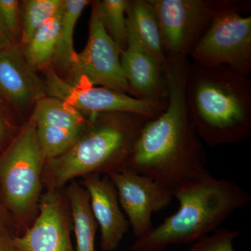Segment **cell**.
Segmentation results:
<instances>
[{
	"instance_id": "obj_1",
	"label": "cell",
	"mask_w": 251,
	"mask_h": 251,
	"mask_svg": "<svg viewBox=\"0 0 251 251\" xmlns=\"http://www.w3.org/2000/svg\"><path fill=\"white\" fill-rule=\"evenodd\" d=\"M190 64L186 57L166 59V108L144 125L126 167L151 178L172 193L206 170L205 151L186 102Z\"/></svg>"
},
{
	"instance_id": "obj_2",
	"label": "cell",
	"mask_w": 251,
	"mask_h": 251,
	"mask_svg": "<svg viewBox=\"0 0 251 251\" xmlns=\"http://www.w3.org/2000/svg\"><path fill=\"white\" fill-rule=\"evenodd\" d=\"M186 102L200 139L211 147L245 141L251 135L249 76L229 68L191 63Z\"/></svg>"
},
{
	"instance_id": "obj_3",
	"label": "cell",
	"mask_w": 251,
	"mask_h": 251,
	"mask_svg": "<svg viewBox=\"0 0 251 251\" xmlns=\"http://www.w3.org/2000/svg\"><path fill=\"white\" fill-rule=\"evenodd\" d=\"M172 193L179 201V209L143 237L135 239L130 250L164 251L170 246L193 244L214 232L251 201V195L237 183L217 179L207 170Z\"/></svg>"
},
{
	"instance_id": "obj_4",
	"label": "cell",
	"mask_w": 251,
	"mask_h": 251,
	"mask_svg": "<svg viewBox=\"0 0 251 251\" xmlns=\"http://www.w3.org/2000/svg\"><path fill=\"white\" fill-rule=\"evenodd\" d=\"M150 118L111 112L92 119L85 133L60 156L47 160L42 173L46 190H59L75 178L109 175L126 168L140 132Z\"/></svg>"
},
{
	"instance_id": "obj_5",
	"label": "cell",
	"mask_w": 251,
	"mask_h": 251,
	"mask_svg": "<svg viewBox=\"0 0 251 251\" xmlns=\"http://www.w3.org/2000/svg\"><path fill=\"white\" fill-rule=\"evenodd\" d=\"M45 162L31 120L0 154V196L16 236L22 235L39 214Z\"/></svg>"
},
{
	"instance_id": "obj_6",
	"label": "cell",
	"mask_w": 251,
	"mask_h": 251,
	"mask_svg": "<svg viewBox=\"0 0 251 251\" xmlns=\"http://www.w3.org/2000/svg\"><path fill=\"white\" fill-rule=\"evenodd\" d=\"M161 29L166 58H188L213 19L226 10L249 11V0H148Z\"/></svg>"
},
{
	"instance_id": "obj_7",
	"label": "cell",
	"mask_w": 251,
	"mask_h": 251,
	"mask_svg": "<svg viewBox=\"0 0 251 251\" xmlns=\"http://www.w3.org/2000/svg\"><path fill=\"white\" fill-rule=\"evenodd\" d=\"M229 9L219 13L198 41L189 57L205 67L224 66L249 76L251 72V17Z\"/></svg>"
},
{
	"instance_id": "obj_8",
	"label": "cell",
	"mask_w": 251,
	"mask_h": 251,
	"mask_svg": "<svg viewBox=\"0 0 251 251\" xmlns=\"http://www.w3.org/2000/svg\"><path fill=\"white\" fill-rule=\"evenodd\" d=\"M121 50L104 27L99 1L92 4L87 45L76 53L70 69L73 85L101 86L130 94V88L122 71Z\"/></svg>"
},
{
	"instance_id": "obj_9",
	"label": "cell",
	"mask_w": 251,
	"mask_h": 251,
	"mask_svg": "<svg viewBox=\"0 0 251 251\" xmlns=\"http://www.w3.org/2000/svg\"><path fill=\"white\" fill-rule=\"evenodd\" d=\"M44 83L47 95L60 99L81 113L91 115V118L99 114L122 112L153 119L164 110L166 105L148 103L107 87L73 85L52 70L46 73Z\"/></svg>"
},
{
	"instance_id": "obj_10",
	"label": "cell",
	"mask_w": 251,
	"mask_h": 251,
	"mask_svg": "<svg viewBox=\"0 0 251 251\" xmlns=\"http://www.w3.org/2000/svg\"><path fill=\"white\" fill-rule=\"evenodd\" d=\"M108 176L116 188L119 202L135 239L143 237L153 227V213L171 204L173 193L151 178L127 168Z\"/></svg>"
},
{
	"instance_id": "obj_11",
	"label": "cell",
	"mask_w": 251,
	"mask_h": 251,
	"mask_svg": "<svg viewBox=\"0 0 251 251\" xmlns=\"http://www.w3.org/2000/svg\"><path fill=\"white\" fill-rule=\"evenodd\" d=\"M73 220L63 189L46 190L39 202V214L14 243L20 251H75L72 242Z\"/></svg>"
},
{
	"instance_id": "obj_12",
	"label": "cell",
	"mask_w": 251,
	"mask_h": 251,
	"mask_svg": "<svg viewBox=\"0 0 251 251\" xmlns=\"http://www.w3.org/2000/svg\"><path fill=\"white\" fill-rule=\"evenodd\" d=\"M30 120L46 161L60 156L85 133L92 119L55 97H43L34 103Z\"/></svg>"
},
{
	"instance_id": "obj_13",
	"label": "cell",
	"mask_w": 251,
	"mask_h": 251,
	"mask_svg": "<svg viewBox=\"0 0 251 251\" xmlns=\"http://www.w3.org/2000/svg\"><path fill=\"white\" fill-rule=\"evenodd\" d=\"M80 184L90 196L91 210L100 229L102 250L115 251L130 228L115 185L108 175H87Z\"/></svg>"
},
{
	"instance_id": "obj_14",
	"label": "cell",
	"mask_w": 251,
	"mask_h": 251,
	"mask_svg": "<svg viewBox=\"0 0 251 251\" xmlns=\"http://www.w3.org/2000/svg\"><path fill=\"white\" fill-rule=\"evenodd\" d=\"M120 62L132 97L155 105H166L165 67L145 52L129 34L126 48L120 53Z\"/></svg>"
},
{
	"instance_id": "obj_15",
	"label": "cell",
	"mask_w": 251,
	"mask_h": 251,
	"mask_svg": "<svg viewBox=\"0 0 251 251\" xmlns=\"http://www.w3.org/2000/svg\"><path fill=\"white\" fill-rule=\"evenodd\" d=\"M0 94L20 110L47 96L44 81L29 67L22 49L16 44L0 52Z\"/></svg>"
},
{
	"instance_id": "obj_16",
	"label": "cell",
	"mask_w": 251,
	"mask_h": 251,
	"mask_svg": "<svg viewBox=\"0 0 251 251\" xmlns=\"http://www.w3.org/2000/svg\"><path fill=\"white\" fill-rule=\"evenodd\" d=\"M126 19L128 34L145 52L165 67L166 58L159 23L148 0H128Z\"/></svg>"
},
{
	"instance_id": "obj_17",
	"label": "cell",
	"mask_w": 251,
	"mask_h": 251,
	"mask_svg": "<svg viewBox=\"0 0 251 251\" xmlns=\"http://www.w3.org/2000/svg\"><path fill=\"white\" fill-rule=\"evenodd\" d=\"M70 206L73 230L76 239V251H95V237L98 225L91 210L90 196L83 186L71 181L64 190Z\"/></svg>"
},
{
	"instance_id": "obj_18",
	"label": "cell",
	"mask_w": 251,
	"mask_h": 251,
	"mask_svg": "<svg viewBox=\"0 0 251 251\" xmlns=\"http://www.w3.org/2000/svg\"><path fill=\"white\" fill-rule=\"evenodd\" d=\"M90 1L87 0H64L61 13L57 45L52 62L57 67H72L76 52L74 50V34L75 25L84 9Z\"/></svg>"
},
{
	"instance_id": "obj_19",
	"label": "cell",
	"mask_w": 251,
	"mask_h": 251,
	"mask_svg": "<svg viewBox=\"0 0 251 251\" xmlns=\"http://www.w3.org/2000/svg\"><path fill=\"white\" fill-rule=\"evenodd\" d=\"M61 13L62 8L58 14L39 28L27 44L21 48L27 64L34 71L45 67L52 62L60 27Z\"/></svg>"
},
{
	"instance_id": "obj_20",
	"label": "cell",
	"mask_w": 251,
	"mask_h": 251,
	"mask_svg": "<svg viewBox=\"0 0 251 251\" xmlns=\"http://www.w3.org/2000/svg\"><path fill=\"white\" fill-rule=\"evenodd\" d=\"M64 0H27L21 6V44L26 45L38 29L54 17Z\"/></svg>"
},
{
	"instance_id": "obj_21",
	"label": "cell",
	"mask_w": 251,
	"mask_h": 251,
	"mask_svg": "<svg viewBox=\"0 0 251 251\" xmlns=\"http://www.w3.org/2000/svg\"><path fill=\"white\" fill-rule=\"evenodd\" d=\"M128 2V0L99 1L104 27L121 51L126 48L128 41L126 19Z\"/></svg>"
},
{
	"instance_id": "obj_22",
	"label": "cell",
	"mask_w": 251,
	"mask_h": 251,
	"mask_svg": "<svg viewBox=\"0 0 251 251\" xmlns=\"http://www.w3.org/2000/svg\"><path fill=\"white\" fill-rule=\"evenodd\" d=\"M241 233L239 229L218 228L190 244L188 251H235L234 242Z\"/></svg>"
},
{
	"instance_id": "obj_23",
	"label": "cell",
	"mask_w": 251,
	"mask_h": 251,
	"mask_svg": "<svg viewBox=\"0 0 251 251\" xmlns=\"http://www.w3.org/2000/svg\"><path fill=\"white\" fill-rule=\"evenodd\" d=\"M0 25L14 39L21 27V6L17 0H0Z\"/></svg>"
},
{
	"instance_id": "obj_24",
	"label": "cell",
	"mask_w": 251,
	"mask_h": 251,
	"mask_svg": "<svg viewBox=\"0 0 251 251\" xmlns=\"http://www.w3.org/2000/svg\"><path fill=\"white\" fill-rule=\"evenodd\" d=\"M15 236L8 231L0 232V251H20L14 243Z\"/></svg>"
},
{
	"instance_id": "obj_25",
	"label": "cell",
	"mask_w": 251,
	"mask_h": 251,
	"mask_svg": "<svg viewBox=\"0 0 251 251\" xmlns=\"http://www.w3.org/2000/svg\"><path fill=\"white\" fill-rule=\"evenodd\" d=\"M14 44V39L0 25V52Z\"/></svg>"
},
{
	"instance_id": "obj_26",
	"label": "cell",
	"mask_w": 251,
	"mask_h": 251,
	"mask_svg": "<svg viewBox=\"0 0 251 251\" xmlns=\"http://www.w3.org/2000/svg\"><path fill=\"white\" fill-rule=\"evenodd\" d=\"M9 135V128L3 117L0 115V146L3 145Z\"/></svg>"
},
{
	"instance_id": "obj_27",
	"label": "cell",
	"mask_w": 251,
	"mask_h": 251,
	"mask_svg": "<svg viewBox=\"0 0 251 251\" xmlns=\"http://www.w3.org/2000/svg\"><path fill=\"white\" fill-rule=\"evenodd\" d=\"M7 230V219L4 215V210L0 206V232H4Z\"/></svg>"
}]
</instances>
